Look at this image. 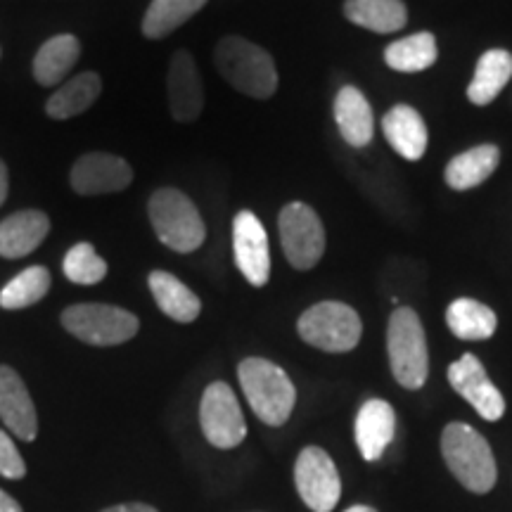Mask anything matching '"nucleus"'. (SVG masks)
<instances>
[{
	"label": "nucleus",
	"mask_w": 512,
	"mask_h": 512,
	"mask_svg": "<svg viewBox=\"0 0 512 512\" xmlns=\"http://www.w3.org/2000/svg\"><path fill=\"white\" fill-rule=\"evenodd\" d=\"M347 512H377L373 508H368V505H351Z\"/></svg>",
	"instance_id": "nucleus-35"
},
{
	"label": "nucleus",
	"mask_w": 512,
	"mask_h": 512,
	"mask_svg": "<svg viewBox=\"0 0 512 512\" xmlns=\"http://www.w3.org/2000/svg\"><path fill=\"white\" fill-rule=\"evenodd\" d=\"M152 228L162 245L178 254H190L202 247L207 228L188 195L176 188H162L150 197L147 204Z\"/></svg>",
	"instance_id": "nucleus-4"
},
{
	"label": "nucleus",
	"mask_w": 512,
	"mask_h": 512,
	"mask_svg": "<svg viewBox=\"0 0 512 512\" xmlns=\"http://www.w3.org/2000/svg\"><path fill=\"white\" fill-rule=\"evenodd\" d=\"M344 15L356 27L375 31V34H394L408 22L403 0H347Z\"/></svg>",
	"instance_id": "nucleus-23"
},
{
	"label": "nucleus",
	"mask_w": 512,
	"mask_h": 512,
	"mask_svg": "<svg viewBox=\"0 0 512 512\" xmlns=\"http://www.w3.org/2000/svg\"><path fill=\"white\" fill-rule=\"evenodd\" d=\"M64 275L76 285H98L107 275V261L100 259L91 242H79L64 256Z\"/></svg>",
	"instance_id": "nucleus-30"
},
{
	"label": "nucleus",
	"mask_w": 512,
	"mask_h": 512,
	"mask_svg": "<svg viewBox=\"0 0 512 512\" xmlns=\"http://www.w3.org/2000/svg\"><path fill=\"white\" fill-rule=\"evenodd\" d=\"M501 152L496 145H477L460 152L446 166V183L453 190H470L482 185L498 169Z\"/></svg>",
	"instance_id": "nucleus-22"
},
{
	"label": "nucleus",
	"mask_w": 512,
	"mask_h": 512,
	"mask_svg": "<svg viewBox=\"0 0 512 512\" xmlns=\"http://www.w3.org/2000/svg\"><path fill=\"white\" fill-rule=\"evenodd\" d=\"M69 181H72V188L79 195H110V192H121L131 185L133 169L126 159L117 155L91 152V155L76 159Z\"/></svg>",
	"instance_id": "nucleus-13"
},
{
	"label": "nucleus",
	"mask_w": 512,
	"mask_h": 512,
	"mask_svg": "<svg viewBox=\"0 0 512 512\" xmlns=\"http://www.w3.org/2000/svg\"><path fill=\"white\" fill-rule=\"evenodd\" d=\"M0 418L17 439L34 441L38 434L36 406L27 384L10 366H0Z\"/></svg>",
	"instance_id": "nucleus-15"
},
{
	"label": "nucleus",
	"mask_w": 512,
	"mask_h": 512,
	"mask_svg": "<svg viewBox=\"0 0 512 512\" xmlns=\"http://www.w3.org/2000/svg\"><path fill=\"white\" fill-rule=\"evenodd\" d=\"M50 230V219L43 211H17L0 221V256L3 259H22L43 245Z\"/></svg>",
	"instance_id": "nucleus-17"
},
{
	"label": "nucleus",
	"mask_w": 512,
	"mask_h": 512,
	"mask_svg": "<svg viewBox=\"0 0 512 512\" xmlns=\"http://www.w3.org/2000/svg\"><path fill=\"white\" fill-rule=\"evenodd\" d=\"M10 178H8V166H5L3 159H0V207H3L5 197H8Z\"/></svg>",
	"instance_id": "nucleus-34"
},
{
	"label": "nucleus",
	"mask_w": 512,
	"mask_h": 512,
	"mask_svg": "<svg viewBox=\"0 0 512 512\" xmlns=\"http://www.w3.org/2000/svg\"><path fill=\"white\" fill-rule=\"evenodd\" d=\"M0 475L5 479H22L27 475V465H24L22 456H19L15 441L3 430H0Z\"/></svg>",
	"instance_id": "nucleus-31"
},
{
	"label": "nucleus",
	"mask_w": 512,
	"mask_h": 512,
	"mask_svg": "<svg viewBox=\"0 0 512 512\" xmlns=\"http://www.w3.org/2000/svg\"><path fill=\"white\" fill-rule=\"evenodd\" d=\"M280 242L285 256L297 271H311L325 254L323 221L309 204L290 202L278 216Z\"/></svg>",
	"instance_id": "nucleus-8"
},
{
	"label": "nucleus",
	"mask_w": 512,
	"mask_h": 512,
	"mask_svg": "<svg viewBox=\"0 0 512 512\" xmlns=\"http://www.w3.org/2000/svg\"><path fill=\"white\" fill-rule=\"evenodd\" d=\"M0 512H24V510H22V505L15 501V498L0 489Z\"/></svg>",
	"instance_id": "nucleus-33"
},
{
	"label": "nucleus",
	"mask_w": 512,
	"mask_h": 512,
	"mask_svg": "<svg viewBox=\"0 0 512 512\" xmlns=\"http://www.w3.org/2000/svg\"><path fill=\"white\" fill-rule=\"evenodd\" d=\"M50 290V273L43 266H31L12 278L8 285L0 290V306L8 311L29 309L41 302Z\"/></svg>",
	"instance_id": "nucleus-29"
},
{
	"label": "nucleus",
	"mask_w": 512,
	"mask_h": 512,
	"mask_svg": "<svg viewBox=\"0 0 512 512\" xmlns=\"http://www.w3.org/2000/svg\"><path fill=\"white\" fill-rule=\"evenodd\" d=\"M294 482L302 501L313 512H332L342 496V479L337 467L318 446H309L299 453L294 465Z\"/></svg>",
	"instance_id": "nucleus-10"
},
{
	"label": "nucleus",
	"mask_w": 512,
	"mask_h": 512,
	"mask_svg": "<svg viewBox=\"0 0 512 512\" xmlns=\"http://www.w3.org/2000/svg\"><path fill=\"white\" fill-rule=\"evenodd\" d=\"M233 252L235 264L245 275L247 283L264 287L271 275V249H268V235L252 211H240L233 221Z\"/></svg>",
	"instance_id": "nucleus-11"
},
{
	"label": "nucleus",
	"mask_w": 512,
	"mask_h": 512,
	"mask_svg": "<svg viewBox=\"0 0 512 512\" xmlns=\"http://www.w3.org/2000/svg\"><path fill=\"white\" fill-rule=\"evenodd\" d=\"M147 283H150L155 302L164 316L176 320V323H192V320H197V316H200V297L188 285H183L176 275L166 271H152Z\"/></svg>",
	"instance_id": "nucleus-20"
},
{
	"label": "nucleus",
	"mask_w": 512,
	"mask_h": 512,
	"mask_svg": "<svg viewBox=\"0 0 512 512\" xmlns=\"http://www.w3.org/2000/svg\"><path fill=\"white\" fill-rule=\"evenodd\" d=\"M335 121L342 138L351 147H366L375 136V119L366 95L354 86L339 88L335 98Z\"/></svg>",
	"instance_id": "nucleus-19"
},
{
	"label": "nucleus",
	"mask_w": 512,
	"mask_h": 512,
	"mask_svg": "<svg viewBox=\"0 0 512 512\" xmlns=\"http://www.w3.org/2000/svg\"><path fill=\"white\" fill-rule=\"evenodd\" d=\"M102 512H157V510L145 503H124V505H114V508H107Z\"/></svg>",
	"instance_id": "nucleus-32"
},
{
	"label": "nucleus",
	"mask_w": 512,
	"mask_h": 512,
	"mask_svg": "<svg viewBox=\"0 0 512 512\" xmlns=\"http://www.w3.org/2000/svg\"><path fill=\"white\" fill-rule=\"evenodd\" d=\"M238 377L256 418L271 427H283L290 420L297 389L283 368L266 358L252 356L240 363Z\"/></svg>",
	"instance_id": "nucleus-3"
},
{
	"label": "nucleus",
	"mask_w": 512,
	"mask_h": 512,
	"mask_svg": "<svg viewBox=\"0 0 512 512\" xmlns=\"http://www.w3.org/2000/svg\"><path fill=\"white\" fill-rule=\"evenodd\" d=\"M81 43L72 34L53 36L41 46L34 60V76L41 86H55L79 62Z\"/></svg>",
	"instance_id": "nucleus-25"
},
{
	"label": "nucleus",
	"mask_w": 512,
	"mask_h": 512,
	"mask_svg": "<svg viewBox=\"0 0 512 512\" xmlns=\"http://www.w3.org/2000/svg\"><path fill=\"white\" fill-rule=\"evenodd\" d=\"M448 330L465 342H482V339L494 337L498 328V318L494 309L475 299H456L446 311Z\"/></svg>",
	"instance_id": "nucleus-26"
},
{
	"label": "nucleus",
	"mask_w": 512,
	"mask_h": 512,
	"mask_svg": "<svg viewBox=\"0 0 512 512\" xmlns=\"http://www.w3.org/2000/svg\"><path fill=\"white\" fill-rule=\"evenodd\" d=\"M299 337L306 344L328 354H344L361 342V316L342 302H320L306 309L297 323Z\"/></svg>",
	"instance_id": "nucleus-6"
},
{
	"label": "nucleus",
	"mask_w": 512,
	"mask_h": 512,
	"mask_svg": "<svg viewBox=\"0 0 512 512\" xmlns=\"http://www.w3.org/2000/svg\"><path fill=\"white\" fill-rule=\"evenodd\" d=\"M214 62L223 79L242 95L268 100L278 91V69H275L273 57L247 38H221Z\"/></svg>",
	"instance_id": "nucleus-1"
},
{
	"label": "nucleus",
	"mask_w": 512,
	"mask_h": 512,
	"mask_svg": "<svg viewBox=\"0 0 512 512\" xmlns=\"http://www.w3.org/2000/svg\"><path fill=\"white\" fill-rule=\"evenodd\" d=\"M396 432V413L387 401L370 399L361 406L356 415V446L361 456L380 460L384 448L392 444Z\"/></svg>",
	"instance_id": "nucleus-16"
},
{
	"label": "nucleus",
	"mask_w": 512,
	"mask_h": 512,
	"mask_svg": "<svg viewBox=\"0 0 512 512\" xmlns=\"http://www.w3.org/2000/svg\"><path fill=\"white\" fill-rule=\"evenodd\" d=\"M207 0H152L143 17L147 38H166L200 12Z\"/></svg>",
	"instance_id": "nucleus-28"
},
{
	"label": "nucleus",
	"mask_w": 512,
	"mask_h": 512,
	"mask_svg": "<svg viewBox=\"0 0 512 512\" xmlns=\"http://www.w3.org/2000/svg\"><path fill=\"white\" fill-rule=\"evenodd\" d=\"M62 325L69 335L93 347H117L136 337L140 328L131 311L110 304H74L62 311Z\"/></svg>",
	"instance_id": "nucleus-7"
},
{
	"label": "nucleus",
	"mask_w": 512,
	"mask_h": 512,
	"mask_svg": "<svg viewBox=\"0 0 512 512\" xmlns=\"http://www.w3.org/2000/svg\"><path fill=\"white\" fill-rule=\"evenodd\" d=\"M512 79V55L503 48H491L479 57L475 79L467 88V98L477 107L494 102Z\"/></svg>",
	"instance_id": "nucleus-21"
},
{
	"label": "nucleus",
	"mask_w": 512,
	"mask_h": 512,
	"mask_svg": "<svg viewBox=\"0 0 512 512\" xmlns=\"http://www.w3.org/2000/svg\"><path fill=\"white\" fill-rule=\"evenodd\" d=\"M166 95H169L171 117L181 124H190L204 110V88L195 57L188 50H178L171 57L169 74H166Z\"/></svg>",
	"instance_id": "nucleus-14"
},
{
	"label": "nucleus",
	"mask_w": 512,
	"mask_h": 512,
	"mask_svg": "<svg viewBox=\"0 0 512 512\" xmlns=\"http://www.w3.org/2000/svg\"><path fill=\"white\" fill-rule=\"evenodd\" d=\"M441 453L451 470L472 494H489L494 489L498 472L496 458L486 441L477 430H472L465 422H451L441 434Z\"/></svg>",
	"instance_id": "nucleus-2"
},
{
	"label": "nucleus",
	"mask_w": 512,
	"mask_h": 512,
	"mask_svg": "<svg viewBox=\"0 0 512 512\" xmlns=\"http://www.w3.org/2000/svg\"><path fill=\"white\" fill-rule=\"evenodd\" d=\"M200 425L216 448H235L247 437V422L233 389L226 382H211L202 394Z\"/></svg>",
	"instance_id": "nucleus-9"
},
{
	"label": "nucleus",
	"mask_w": 512,
	"mask_h": 512,
	"mask_svg": "<svg viewBox=\"0 0 512 512\" xmlns=\"http://www.w3.org/2000/svg\"><path fill=\"white\" fill-rule=\"evenodd\" d=\"M448 382L463 399L470 403L484 420L496 422L505 413V399L498 387L489 380L482 361L475 354H465L448 368Z\"/></svg>",
	"instance_id": "nucleus-12"
},
{
	"label": "nucleus",
	"mask_w": 512,
	"mask_h": 512,
	"mask_svg": "<svg viewBox=\"0 0 512 512\" xmlns=\"http://www.w3.org/2000/svg\"><path fill=\"white\" fill-rule=\"evenodd\" d=\"M102 93V81L95 72H83L50 95L46 112L50 119H72L91 110Z\"/></svg>",
	"instance_id": "nucleus-24"
},
{
	"label": "nucleus",
	"mask_w": 512,
	"mask_h": 512,
	"mask_svg": "<svg viewBox=\"0 0 512 512\" xmlns=\"http://www.w3.org/2000/svg\"><path fill=\"white\" fill-rule=\"evenodd\" d=\"M387 354L394 380L406 389H420L430 375V354L427 337L418 313L408 306H399L389 318Z\"/></svg>",
	"instance_id": "nucleus-5"
},
{
	"label": "nucleus",
	"mask_w": 512,
	"mask_h": 512,
	"mask_svg": "<svg viewBox=\"0 0 512 512\" xmlns=\"http://www.w3.org/2000/svg\"><path fill=\"white\" fill-rule=\"evenodd\" d=\"M437 38L430 31H420V34L406 36L401 41L392 43L384 50V62L389 69L403 74H415L430 69L437 62Z\"/></svg>",
	"instance_id": "nucleus-27"
},
{
	"label": "nucleus",
	"mask_w": 512,
	"mask_h": 512,
	"mask_svg": "<svg viewBox=\"0 0 512 512\" xmlns=\"http://www.w3.org/2000/svg\"><path fill=\"white\" fill-rule=\"evenodd\" d=\"M384 138L408 162H418L427 150V126L411 105H396L382 119Z\"/></svg>",
	"instance_id": "nucleus-18"
}]
</instances>
